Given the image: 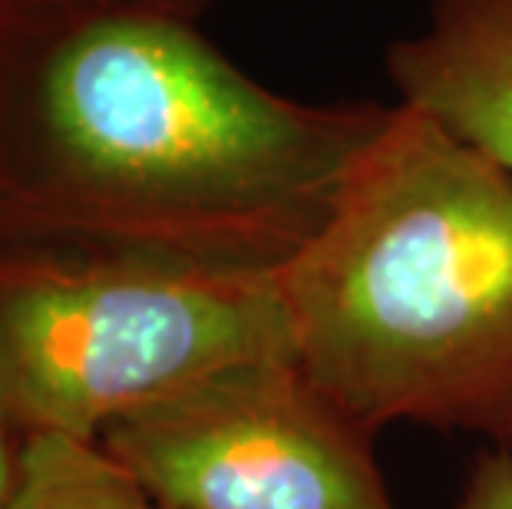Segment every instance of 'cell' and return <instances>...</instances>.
Listing matches in <instances>:
<instances>
[{
    "instance_id": "cell-3",
    "label": "cell",
    "mask_w": 512,
    "mask_h": 509,
    "mask_svg": "<svg viewBox=\"0 0 512 509\" xmlns=\"http://www.w3.org/2000/svg\"><path fill=\"white\" fill-rule=\"evenodd\" d=\"M291 354L275 275L136 262H0V417L96 443L219 367Z\"/></svg>"
},
{
    "instance_id": "cell-5",
    "label": "cell",
    "mask_w": 512,
    "mask_h": 509,
    "mask_svg": "<svg viewBox=\"0 0 512 509\" xmlns=\"http://www.w3.org/2000/svg\"><path fill=\"white\" fill-rule=\"evenodd\" d=\"M400 106L512 169V0H427L417 34L390 43Z\"/></svg>"
},
{
    "instance_id": "cell-7",
    "label": "cell",
    "mask_w": 512,
    "mask_h": 509,
    "mask_svg": "<svg viewBox=\"0 0 512 509\" xmlns=\"http://www.w3.org/2000/svg\"><path fill=\"white\" fill-rule=\"evenodd\" d=\"M456 509H512V450L493 447L476 460Z\"/></svg>"
},
{
    "instance_id": "cell-4",
    "label": "cell",
    "mask_w": 512,
    "mask_h": 509,
    "mask_svg": "<svg viewBox=\"0 0 512 509\" xmlns=\"http://www.w3.org/2000/svg\"><path fill=\"white\" fill-rule=\"evenodd\" d=\"M374 440L275 354L219 367L96 443L159 509H394Z\"/></svg>"
},
{
    "instance_id": "cell-6",
    "label": "cell",
    "mask_w": 512,
    "mask_h": 509,
    "mask_svg": "<svg viewBox=\"0 0 512 509\" xmlns=\"http://www.w3.org/2000/svg\"><path fill=\"white\" fill-rule=\"evenodd\" d=\"M0 509H159L133 473L106 453L63 433H24L17 473Z\"/></svg>"
},
{
    "instance_id": "cell-8",
    "label": "cell",
    "mask_w": 512,
    "mask_h": 509,
    "mask_svg": "<svg viewBox=\"0 0 512 509\" xmlns=\"http://www.w3.org/2000/svg\"><path fill=\"white\" fill-rule=\"evenodd\" d=\"M40 4L73 10H149V14H172L192 20L205 7V0H40Z\"/></svg>"
},
{
    "instance_id": "cell-9",
    "label": "cell",
    "mask_w": 512,
    "mask_h": 509,
    "mask_svg": "<svg viewBox=\"0 0 512 509\" xmlns=\"http://www.w3.org/2000/svg\"><path fill=\"white\" fill-rule=\"evenodd\" d=\"M17 447H20V437L4 417H0V500L7 496L10 483H14V473H17Z\"/></svg>"
},
{
    "instance_id": "cell-1",
    "label": "cell",
    "mask_w": 512,
    "mask_h": 509,
    "mask_svg": "<svg viewBox=\"0 0 512 509\" xmlns=\"http://www.w3.org/2000/svg\"><path fill=\"white\" fill-rule=\"evenodd\" d=\"M390 110L281 96L185 17L37 0L0 60V262L275 275L328 222Z\"/></svg>"
},
{
    "instance_id": "cell-2",
    "label": "cell",
    "mask_w": 512,
    "mask_h": 509,
    "mask_svg": "<svg viewBox=\"0 0 512 509\" xmlns=\"http://www.w3.org/2000/svg\"><path fill=\"white\" fill-rule=\"evenodd\" d=\"M291 354L347 417L512 450V169L394 106L275 272Z\"/></svg>"
}]
</instances>
